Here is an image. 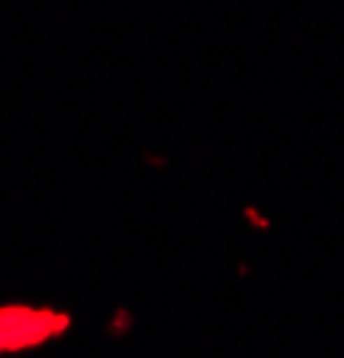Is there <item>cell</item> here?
<instances>
[{
  "mask_svg": "<svg viewBox=\"0 0 344 358\" xmlns=\"http://www.w3.org/2000/svg\"><path fill=\"white\" fill-rule=\"evenodd\" d=\"M72 326V315L36 305H0V355L33 351L47 341H57Z\"/></svg>",
  "mask_w": 344,
  "mask_h": 358,
  "instance_id": "1",
  "label": "cell"
}]
</instances>
